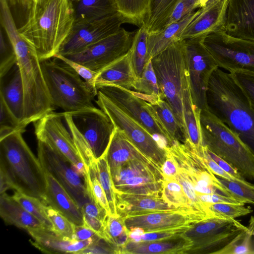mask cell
Here are the masks:
<instances>
[{
    "label": "cell",
    "instance_id": "cell-1",
    "mask_svg": "<svg viewBox=\"0 0 254 254\" xmlns=\"http://www.w3.org/2000/svg\"><path fill=\"white\" fill-rule=\"evenodd\" d=\"M74 20L72 0H32L27 20L18 31L41 61L58 53Z\"/></svg>",
    "mask_w": 254,
    "mask_h": 254
},
{
    "label": "cell",
    "instance_id": "cell-2",
    "mask_svg": "<svg viewBox=\"0 0 254 254\" xmlns=\"http://www.w3.org/2000/svg\"><path fill=\"white\" fill-rule=\"evenodd\" d=\"M17 57L24 95V128L53 112V105L44 78L40 60L35 49L22 37L13 18L2 24Z\"/></svg>",
    "mask_w": 254,
    "mask_h": 254
},
{
    "label": "cell",
    "instance_id": "cell-3",
    "mask_svg": "<svg viewBox=\"0 0 254 254\" xmlns=\"http://www.w3.org/2000/svg\"><path fill=\"white\" fill-rule=\"evenodd\" d=\"M208 109L236 132L254 154V112L231 74L217 67L207 90Z\"/></svg>",
    "mask_w": 254,
    "mask_h": 254
},
{
    "label": "cell",
    "instance_id": "cell-4",
    "mask_svg": "<svg viewBox=\"0 0 254 254\" xmlns=\"http://www.w3.org/2000/svg\"><path fill=\"white\" fill-rule=\"evenodd\" d=\"M23 132H13L0 139V171L13 190L43 202L46 189L44 169L23 139Z\"/></svg>",
    "mask_w": 254,
    "mask_h": 254
},
{
    "label": "cell",
    "instance_id": "cell-5",
    "mask_svg": "<svg viewBox=\"0 0 254 254\" xmlns=\"http://www.w3.org/2000/svg\"><path fill=\"white\" fill-rule=\"evenodd\" d=\"M40 61L51 101L64 113H72L96 107L95 91L68 64L56 58Z\"/></svg>",
    "mask_w": 254,
    "mask_h": 254
},
{
    "label": "cell",
    "instance_id": "cell-6",
    "mask_svg": "<svg viewBox=\"0 0 254 254\" xmlns=\"http://www.w3.org/2000/svg\"><path fill=\"white\" fill-rule=\"evenodd\" d=\"M62 114L85 168L92 166L106 153L115 129L114 124L96 107Z\"/></svg>",
    "mask_w": 254,
    "mask_h": 254
},
{
    "label": "cell",
    "instance_id": "cell-7",
    "mask_svg": "<svg viewBox=\"0 0 254 254\" xmlns=\"http://www.w3.org/2000/svg\"><path fill=\"white\" fill-rule=\"evenodd\" d=\"M200 123L203 146L254 180V154L239 135L208 109L201 110Z\"/></svg>",
    "mask_w": 254,
    "mask_h": 254
},
{
    "label": "cell",
    "instance_id": "cell-8",
    "mask_svg": "<svg viewBox=\"0 0 254 254\" xmlns=\"http://www.w3.org/2000/svg\"><path fill=\"white\" fill-rule=\"evenodd\" d=\"M151 62L163 99L172 109L184 138L183 101L189 77L183 40L174 43L153 57Z\"/></svg>",
    "mask_w": 254,
    "mask_h": 254
},
{
    "label": "cell",
    "instance_id": "cell-9",
    "mask_svg": "<svg viewBox=\"0 0 254 254\" xmlns=\"http://www.w3.org/2000/svg\"><path fill=\"white\" fill-rule=\"evenodd\" d=\"M98 106L110 118L115 127L127 137L160 168L167 158L166 148L145 128L127 114L111 99L97 90Z\"/></svg>",
    "mask_w": 254,
    "mask_h": 254
},
{
    "label": "cell",
    "instance_id": "cell-10",
    "mask_svg": "<svg viewBox=\"0 0 254 254\" xmlns=\"http://www.w3.org/2000/svg\"><path fill=\"white\" fill-rule=\"evenodd\" d=\"M115 191L161 196L164 177L150 158L133 159L111 173Z\"/></svg>",
    "mask_w": 254,
    "mask_h": 254
},
{
    "label": "cell",
    "instance_id": "cell-11",
    "mask_svg": "<svg viewBox=\"0 0 254 254\" xmlns=\"http://www.w3.org/2000/svg\"><path fill=\"white\" fill-rule=\"evenodd\" d=\"M203 42L218 67L229 73L254 72V41L234 37L220 30L205 36Z\"/></svg>",
    "mask_w": 254,
    "mask_h": 254
},
{
    "label": "cell",
    "instance_id": "cell-12",
    "mask_svg": "<svg viewBox=\"0 0 254 254\" xmlns=\"http://www.w3.org/2000/svg\"><path fill=\"white\" fill-rule=\"evenodd\" d=\"M167 151L185 171L199 198L203 194H217L242 199L235 197L220 182L202 156L188 144L177 141L167 147Z\"/></svg>",
    "mask_w": 254,
    "mask_h": 254
},
{
    "label": "cell",
    "instance_id": "cell-13",
    "mask_svg": "<svg viewBox=\"0 0 254 254\" xmlns=\"http://www.w3.org/2000/svg\"><path fill=\"white\" fill-rule=\"evenodd\" d=\"M204 37L183 40L192 98L194 105L201 110L208 109V85L211 75L218 67L203 44Z\"/></svg>",
    "mask_w": 254,
    "mask_h": 254
},
{
    "label": "cell",
    "instance_id": "cell-14",
    "mask_svg": "<svg viewBox=\"0 0 254 254\" xmlns=\"http://www.w3.org/2000/svg\"><path fill=\"white\" fill-rule=\"evenodd\" d=\"M135 33L121 28L82 51L64 57L98 72L128 52Z\"/></svg>",
    "mask_w": 254,
    "mask_h": 254
},
{
    "label": "cell",
    "instance_id": "cell-15",
    "mask_svg": "<svg viewBox=\"0 0 254 254\" xmlns=\"http://www.w3.org/2000/svg\"><path fill=\"white\" fill-rule=\"evenodd\" d=\"M38 158L43 169L50 173L80 207L91 201L84 178L59 152L49 144L38 140Z\"/></svg>",
    "mask_w": 254,
    "mask_h": 254
},
{
    "label": "cell",
    "instance_id": "cell-16",
    "mask_svg": "<svg viewBox=\"0 0 254 254\" xmlns=\"http://www.w3.org/2000/svg\"><path fill=\"white\" fill-rule=\"evenodd\" d=\"M62 113L51 112L34 122L38 140L49 144L62 154L83 178L86 170L73 139L62 122Z\"/></svg>",
    "mask_w": 254,
    "mask_h": 254
},
{
    "label": "cell",
    "instance_id": "cell-17",
    "mask_svg": "<svg viewBox=\"0 0 254 254\" xmlns=\"http://www.w3.org/2000/svg\"><path fill=\"white\" fill-rule=\"evenodd\" d=\"M125 23L118 12L97 19L74 21L69 35L57 54L64 56L79 52L117 32Z\"/></svg>",
    "mask_w": 254,
    "mask_h": 254
},
{
    "label": "cell",
    "instance_id": "cell-18",
    "mask_svg": "<svg viewBox=\"0 0 254 254\" xmlns=\"http://www.w3.org/2000/svg\"><path fill=\"white\" fill-rule=\"evenodd\" d=\"M97 90L111 99L151 134L158 136L163 143L168 146L173 144L169 135L149 109L147 102L137 96L134 91L115 86L101 87Z\"/></svg>",
    "mask_w": 254,
    "mask_h": 254
},
{
    "label": "cell",
    "instance_id": "cell-19",
    "mask_svg": "<svg viewBox=\"0 0 254 254\" xmlns=\"http://www.w3.org/2000/svg\"><path fill=\"white\" fill-rule=\"evenodd\" d=\"M123 218L128 230L140 228L144 233L190 227L196 222L209 218L201 214L183 209L137 213Z\"/></svg>",
    "mask_w": 254,
    "mask_h": 254
},
{
    "label": "cell",
    "instance_id": "cell-20",
    "mask_svg": "<svg viewBox=\"0 0 254 254\" xmlns=\"http://www.w3.org/2000/svg\"><path fill=\"white\" fill-rule=\"evenodd\" d=\"M229 0H208L197 10L195 17L181 33L179 41L225 30Z\"/></svg>",
    "mask_w": 254,
    "mask_h": 254
},
{
    "label": "cell",
    "instance_id": "cell-21",
    "mask_svg": "<svg viewBox=\"0 0 254 254\" xmlns=\"http://www.w3.org/2000/svg\"><path fill=\"white\" fill-rule=\"evenodd\" d=\"M225 31L231 36L254 41V0H229Z\"/></svg>",
    "mask_w": 254,
    "mask_h": 254
},
{
    "label": "cell",
    "instance_id": "cell-22",
    "mask_svg": "<svg viewBox=\"0 0 254 254\" xmlns=\"http://www.w3.org/2000/svg\"><path fill=\"white\" fill-rule=\"evenodd\" d=\"M26 231L32 238L31 244L46 254H78L100 238L84 241L65 240L45 228L29 229Z\"/></svg>",
    "mask_w": 254,
    "mask_h": 254
},
{
    "label": "cell",
    "instance_id": "cell-23",
    "mask_svg": "<svg viewBox=\"0 0 254 254\" xmlns=\"http://www.w3.org/2000/svg\"><path fill=\"white\" fill-rule=\"evenodd\" d=\"M44 171L46 180L44 204L59 211L74 224L83 225L81 207L50 173Z\"/></svg>",
    "mask_w": 254,
    "mask_h": 254
},
{
    "label": "cell",
    "instance_id": "cell-24",
    "mask_svg": "<svg viewBox=\"0 0 254 254\" xmlns=\"http://www.w3.org/2000/svg\"><path fill=\"white\" fill-rule=\"evenodd\" d=\"M138 78L128 52L98 72L95 86L97 90L104 86L133 89Z\"/></svg>",
    "mask_w": 254,
    "mask_h": 254
},
{
    "label": "cell",
    "instance_id": "cell-25",
    "mask_svg": "<svg viewBox=\"0 0 254 254\" xmlns=\"http://www.w3.org/2000/svg\"><path fill=\"white\" fill-rule=\"evenodd\" d=\"M192 246L191 240L181 234L153 241L134 242L129 240L120 254H187Z\"/></svg>",
    "mask_w": 254,
    "mask_h": 254
},
{
    "label": "cell",
    "instance_id": "cell-26",
    "mask_svg": "<svg viewBox=\"0 0 254 254\" xmlns=\"http://www.w3.org/2000/svg\"><path fill=\"white\" fill-rule=\"evenodd\" d=\"M118 215L126 216L148 212L177 210L169 205L160 195L116 192Z\"/></svg>",
    "mask_w": 254,
    "mask_h": 254
},
{
    "label": "cell",
    "instance_id": "cell-27",
    "mask_svg": "<svg viewBox=\"0 0 254 254\" xmlns=\"http://www.w3.org/2000/svg\"><path fill=\"white\" fill-rule=\"evenodd\" d=\"M0 78V97L2 98L12 113L21 123L24 117V95L21 75L17 64Z\"/></svg>",
    "mask_w": 254,
    "mask_h": 254
},
{
    "label": "cell",
    "instance_id": "cell-28",
    "mask_svg": "<svg viewBox=\"0 0 254 254\" xmlns=\"http://www.w3.org/2000/svg\"><path fill=\"white\" fill-rule=\"evenodd\" d=\"M105 155L110 173L128 161L149 158L116 127Z\"/></svg>",
    "mask_w": 254,
    "mask_h": 254
},
{
    "label": "cell",
    "instance_id": "cell-29",
    "mask_svg": "<svg viewBox=\"0 0 254 254\" xmlns=\"http://www.w3.org/2000/svg\"><path fill=\"white\" fill-rule=\"evenodd\" d=\"M183 103L186 127L184 142L201 154L203 150L200 123L201 110L193 103L190 81L184 92Z\"/></svg>",
    "mask_w": 254,
    "mask_h": 254
},
{
    "label": "cell",
    "instance_id": "cell-30",
    "mask_svg": "<svg viewBox=\"0 0 254 254\" xmlns=\"http://www.w3.org/2000/svg\"><path fill=\"white\" fill-rule=\"evenodd\" d=\"M0 216L6 224L26 231L33 228H45L38 219L6 192L0 194Z\"/></svg>",
    "mask_w": 254,
    "mask_h": 254
},
{
    "label": "cell",
    "instance_id": "cell-31",
    "mask_svg": "<svg viewBox=\"0 0 254 254\" xmlns=\"http://www.w3.org/2000/svg\"><path fill=\"white\" fill-rule=\"evenodd\" d=\"M197 14V10L189 14L182 20L173 23L148 37V56L149 60L179 41V37L191 21Z\"/></svg>",
    "mask_w": 254,
    "mask_h": 254
},
{
    "label": "cell",
    "instance_id": "cell-32",
    "mask_svg": "<svg viewBox=\"0 0 254 254\" xmlns=\"http://www.w3.org/2000/svg\"><path fill=\"white\" fill-rule=\"evenodd\" d=\"M126 23L140 27L148 14L151 0H109Z\"/></svg>",
    "mask_w": 254,
    "mask_h": 254
},
{
    "label": "cell",
    "instance_id": "cell-33",
    "mask_svg": "<svg viewBox=\"0 0 254 254\" xmlns=\"http://www.w3.org/2000/svg\"><path fill=\"white\" fill-rule=\"evenodd\" d=\"M238 222L235 219L213 217L196 222L182 233L192 242L218 234L233 226Z\"/></svg>",
    "mask_w": 254,
    "mask_h": 254
},
{
    "label": "cell",
    "instance_id": "cell-34",
    "mask_svg": "<svg viewBox=\"0 0 254 254\" xmlns=\"http://www.w3.org/2000/svg\"><path fill=\"white\" fill-rule=\"evenodd\" d=\"M180 0H151L148 14L144 25L148 33L164 28L175 6Z\"/></svg>",
    "mask_w": 254,
    "mask_h": 254
},
{
    "label": "cell",
    "instance_id": "cell-35",
    "mask_svg": "<svg viewBox=\"0 0 254 254\" xmlns=\"http://www.w3.org/2000/svg\"><path fill=\"white\" fill-rule=\"evenodd\" d=\"M147 103L158 123L169 135L173 144L175 141H180V131L181 130L174 113L169 104L162 98Z\"/></svg>",
    "mask_w": 254,
    "mask_h": 254
},
{
    "label": "cell",
    "instance_id": "cell-36",
    "mask_svg": "<svg viewBox=\"0 0 254 254\" xmlns=\"http://www.w3.org/2000/svg\"><path fill=\"white\" fill-rule=\"evenodd\" d=\"M74 3V21L97 19L117 12L109 0H78Z\"/></svg>",
    "mask_w": 254,
    "mask_h": 254
},
{
    "label": "cell",
    "instance_id": "cell-37",
    "mask_svg": "<svg viewBox=\"0 0 254 254\" xmlns=\"http://www.w3.org/2000/svg\"><path fill=\"white\" fill-rule=\"evenodd\" d=\"M135 93L148 102H151L163 97L157 82L152 64L151 59L145 64L140 77L134 88Z\"/></svg>",
    "mask_w": 254,
    "mask_h": 254
},
{
    "label": "cell",
    "instance_id": "cell-38",
    "mask_svg": "<svg viewBox=\"0 0 254 254\" xmlns=\"http://www.w3.org/2000/svg\"><path fill=\"white\" fill-rule=\"evenodd\" d=\"M148 31L142 25L135 32L131 48L128 51L131 62L136 75L140 77L145 64L149 60L148 56Z\"/></svg>",
    "mask_w": 254,
    "mask_h": 254
},
{
    "label": "cell",
    "instance_id": "cell-39",
    "mask_svg": "<svg viewBox=\"0 0 254 254\" xmlns=\"http://www.w3.org/2000/svg\"><path fill=\"white\" fill-rule=\"evenodd\" d=\"M129 231L125 223L124 218L119 215H108L105 223L104 239L116 249V254L129 241Z\"/></svg>",
    "mask_w": 254,
    "mask_h": 254
},
{
    "label": "cell",
    "instance_id": "cell-40",
    "mask_svg": "<svg viewBox=\"0 0 254 254\" xmlns=\"http://www.w3.org/2000/svg\"><path fill=\"white\" fill-rule=\"evenodd\" d=\"M161 197L174 208L197 213L192 209L181 185L174 178L164 179Z\"/></svg>",
    "mask_w": 254,
    "mask_h": 254
},
{
    "label": "cell",
    "instance_id": "cell-41",
    "mask_svg": "<svg viewBox=\"0 0 254 254\" xmlns=\"http://www.w3.org/2000/svg\"><path fill=\"white\" fill-rule=\"evenodd\" d=\"M85 170L84 184L91 201L97 204L110 215L108 201L98 178L96 162L92 166L86 168Z\"/></svg>",
    "mask_w": 254,
    "mask_h": 254
},
{
    "label": "cell",
    "instance_id": "cell-42",
    "mask_svg": "<svg viewBox=\"0 0 254 254\" xmlns=\"http://www.w3.org/2000/svg\"><path fill=\"white\" fill-rule=\"evenodd\" d=\"M96 168L98 178L108 201L109 215L117 216L116 193L105 153L96 160Z\"/></svg>",
    "mask_w": 254,
    "mask_h": 254
},
{
    "label": "cell",
    "instance_id": "cell-43",
    "mask_svg": "<svg viewBox=\"0 0 254 254\" xmlns=\"http://www.w3.org/2000/svg\"><path fill=\"white\" fill-rule=\"evenodd\" d=\"M12 196L26 210L38 219L46 229L52 231V223L45 212V204L41 200L18 191H15Z\"/></svg>",
    "mask_w": 254,
    "mask_h": 254
},
{
    "label": "cell",
    "instance_id": "cell-44",
    "mask_svg": "<svg viewBox=\"0 0 254 254\" xmlns=\"http://www.w3.org/2000/svg\"><path fill=\"white\" fill-rule=\"evenodd\" d=\"M44 208L52 223V232L65 240H74L75 224L52 207L45 204Z\"/></svg>",
    "mask_w": 254,
    "mask_h": 254
},
{
    "label": "cell",
    "instance_id": "cell-45",
    "mask_svg": "<svg viewBox=\"0 0 254 254\" xmlns=\"http://www.w3.org/2000/svg\"><path fill=\"white\" fill-rule=\"evenodd\" d=\"M0 103V139L16 131L24 132L25 128L22 126L21 122L14 116L1 97Z\"/></svg>",
    "mask_w": 254,
    "mask_h": 254
},
{
    "label": "cell",
    "instance_id": "cell-46",
    "mask_svg": "<svg viewBox=\"0 0 254 254\" xmlns=\"http://www.w3.org/2000/svg\"><path fill=\"white\" fill-rule=\"evenodd\" d=\"M210 210L217 217L227 219L245 216L253 212L252 208L245 204L212 203L209 204Z\"/></svg>",
    "mask_w": 254,
    "mask_h": 254
},
{
    "label": "cell",
    "instance_id": "cell-47",
    "mask_svg": "<svg viewBox=\"0 0 254 254\" xmlns=\"http://www.w3.org/2000/svg\"><path fill=\"white\" fill-rule=\"evenodd\" d=\"M0 77L5 75L17 63V57L14 48L2 31L0 34Z\"/></svg>",
    "mask_w": 254,
    "mask_h": 254
},
{
    "label": "cell",
    "instance_id": "cell-48",
    "mask_svg": "<svg viewBox=\"0 0 254 254\" xmlns=\"http://www.w3.org/2000/svg\"><path fill=\"white\" fill-rule=\"evenodd\" d=\"M230 73L254 112V72L239 70Z\"/></svg>",
    "mask_w": 254,
    "mask_h": 254
},
{
    "label": "cell",
    "instance_id": "cell-49",
    "mask_svg": "<svg viewBox=\"0 0 254 254\" xmlns=\"http://www.w3.org/2000/svg\"><path fill=\"white\" fill-rule=\"evenodd\" d=\"M201 6L200 0H180L175 6L165 27L182 20Z\"/></svg>",
    "mask_w": 254,
    "mask_h": 254
},
{
    "label": "cell",
    "instance_id": "cell-50",
    "mask_svg": "<svg viewBox=\"0 0 254 254\" xmlns=\"http://www.w3.org/2000/svg\"><path fill=\"white\" fill-rule=\"evenodd\" d=\"M220 182L236 197L244 199L254 204V188L241 183L217 176Z\"/></svg>",
    "mask_w": 254,
    "mask_h": 254
},
{
    "label": "cell",
    "instance_id": "cell-51",
    "mask_svg": "<svg viewBox=\"0 0 254 254\" xmlns=\"http://www.w3.org/2000/svg\"><path fill=\"white\" fill-rule=\"evenodd\" d=\"M54 57L62 60L71 66L97 93L95 86V80L98 72L92 71L87 67L59 54L56 55Z\"/></svg>",
    "mask_w": 254,
    "mask_h": 254
},
{
    "label": "cell",
    "instance_id": "cell-52",
    "mask_svg": "<svg viewBox=\"0 0 254 254\" xmlns=\"http://www.w3.org/2000/svg\"><path fill=\"white\" fill-rule=\"evenodd\" d=\"M190 228L145 232L140 235L136 241L134 242L153 241L170 238L182 234Z\"/></svg>",
    "mask_w": 254,
    "mask_h": 254
},
{
    "label": "cell",
    "instance_id": "cell-53",
    "mask_svg": "<svg viewBox=\"0 0 254 254\" xmlns=\"http://www.w3.org/2000/svg\"><path fill=\"white\" fill-rule=\"evenodd\" d=\"M206 150L211 157L218 165L226 173L233 177L237 182L241 183L247 186L254 188V184L247 181L246 179L239 173V172L223 159L210 151L206 147Z\"/></svg>",
    "mask_w": 254,
    "mask_h": 254
},
{
    "label": "cell",
    "instance_id": "cell-54",
    "mask_svg": "<svg viewBox=\"0 0 254 254\" xmlns=\"http://www.w3.org/2000/svg\"><path fill=\"white\" fill-rule=\"evenodd\" d=\"M115 254V248L105 239L100 238L78 254Z\"/></svg>",
    "mask_w": 254,
    "mask_h": 254
},
{
    "label": "cell",
    "instance_id": "cell-55",
    "mask_svg": "<svg viewBox=\"0 0 254 254\" xmlns=\"http://www.w3.org/2000/svg\"><path fill=\"white\" fill-rule=\"evenodd\" d=\"M82 214L97 218L103 222H105L109 215L107 212L92 201L88 202L81 207Z\"/></svg>",
    "mask_w": 254,
    "mask_h": 254
},
{
    "label": "cell",
    "instance_id": "cell-56",
    "mask_svg": "<svg viewBox=\"0 0 254 254\" xmlns=\"http://www.w3.org/2000/svg\"><path fill=\"white\" fill-rule=\"evenodd\" d=\"M82 215L83 225L93 230L100 237L104 239L106 221L103 222L97 218L85 214H82Z\"/></svg>",
    "mask_w": 254,
    "mask_h": 254
},
{
    "label": "cell",
    "instance_id": "cell-57",
    "mask_svg": "<svg viewBox=\"0 0 254 254\" xmlns=\"http://www.w3.org/2000/svg\"><path fill=\"white\" fill-rule=\"evenodd\" d=\"M161 170L164 179H171L175 177L178 171L177 163L173 156L167 151V158Z\"/></svg>",
    "mask_w": 254,
    "mask_h": 254
},
{
    "label": "cell",
    "instance_id": "cell-58",
    "mask_svg": "<svg viewBox=\"0 0 254 254\" xmlns=\"http://www.w3.org/2000/svg\"><path fill=\"white\" fill-rule=\"evenodd\" d=\"M99 236L95 232L85 225H75L73 239L84 241Z\"/></svg>",
    "mask_w": 254,
    "mask_h": 254
},
{
    "label": "cell",
    "instance_id": "cell-59",
    "mask_svg": "<svg viewBox=\"0 0 254 254\" xmlns=\"http://www.w3.org/2000/svg\"><path fill=\"white\" fill-rule=\"evenodd\" d=\"M208 0H200L202 6H203L205 2H206Z\"/></svg>",
    "mask_w": 254,
    "mask_h": 254
},
{
    "label": "cell",
    "instance_id": "cell-60",
    "mask_svg": "<svg viewBox=\"0 0 254 254\" xmlns=\"http://www.w3.org/2000/svg\"><path fill=\"white\" fill-rule=\"evenodd\" d=\"M78 0H72V1H73V2H75L76 1H77Z\"/></svg>",
    "mask_w": 254,
    "mask_h": 254
}]
</instances>
